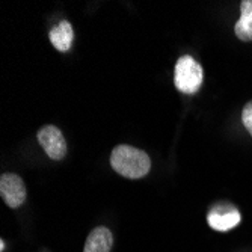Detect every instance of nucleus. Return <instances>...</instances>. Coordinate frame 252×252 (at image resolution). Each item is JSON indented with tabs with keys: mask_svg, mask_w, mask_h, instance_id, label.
Listing matches in <instances>:
<instances>
[{
	"mask_svg": "<svg viewBox=\"0 0 252 252\" xmlns=\"http://www.w3.org/2000/svg\"><path fill=\"white\" fill-rule=\"evenodd\" d=\"M204 82L202 66L190 56H181L175 63L174 71V83L175 88L183 94H195L199 91Z\"/></svg>",
	"mask_w": 252,
	"mask_h": 252,
	"instance_id": "nucleus-2",
	"label": "nucleus"
},
{
	"mask_svg": "<svg viewBox=\"0 0 252 252\" xmlns=\"http://www.w3.org/2000/svg\"><path fill=\"white\" fill-rule=\"evenodd\" d=\"M110 165L113 171L126 178H142L151 169L148 154L130 145H118L110 154Z\"/></svg>",
	"mask_w": 252,
	"mask_h": 252,
	"instance_id": "nucleus-1",
	"label": "nucleus"
},
{
	"mask_svg": "<svg viewBox=\"0 0 252 252\" xmlns=\"http://www.w3.org/2000/svg\"><path fill=\"white\" fill-rule=\"evenodd\" d=\"M113 246V236L109 228L97 226L89 233L83 252H110Z\"/></svg>",
	"mask_w": 252,
	"mask_h": 252,
	"instance_id": "nucleus-6",
	"label": "nucleus"
},
{
	"mask_svg": "<svg viewBox=\"0 0 252 252\" xmlns=\"http://www.w3.org/2000/svg\"><path fill=\"white\" fill-rule=\"evenodd\" d=\"M242 121H243V126L246 127V130L249 131V134L252 136V101L246 103V106L243 107Z\"/></svg>",
	"mask_w": 252,
	"mask_h": 252,
	"instance_id": "nucleus-9",
	"label": "nucleus"
},
{
	"mask_svg": "<svg viewBox=\"0 0 252 252\" xmlns=\"http://www.w3.org/2000/svg\"><path fill=\"white\" fill-rule=\"evenodd\" d=\"M0 249H2V251L5 249V243H3V240H2V242H0Z\"/></svg>",
	"mask_w": 252,
	"mask_h": 252,
	"instance_id": "nucleus-10",
	"label": "nucleus"
},
{
	"mask_svg": "<svg viewBox=\"0 0 252 252\" xmlns=\"http://www.w3.org/2000/svg\"><path fill=\"white\" fill-rule=\"evenodd\" d=\"M0 195L8 207L17 209L26 201V186L17 174H3L0 177Z\"/></svg>",
	"mask_w": 252,
	"mask_h": 252,
	"instance_id": "nucleus-5",
	"label": "nucleus"
},
{
	"mask_svg": "<svg viewBox=\"0 0 252 252\" xmlns=\"http://www.w3.org/2000/svg\"><path fill=\"white\" fill-rule=\"evenodd\" d=\"M38 142L50 158L61 160L66 154V142L62 131L55 126H44L38 131Z\"/></svg>",
	"mask_w": 252,
	"mask_h": 252,
	"instance_id": "nucleus-3",
	"label": "nucleus"
},
{
	"mask_svg": "<svg viewBox=\"0 0 252 252\" xmlns=\"http://www.w3.org/2000/svg\"><path fill=\"white\" fill-rule=\"evenodd\" d=\"M73 26L70 25V21L62 20L58 26H55L50 31V41L53 44V47L62 53L68 52L73 45Z\"/></svg>",
	"mask_w": 252,
	"mask_h": 252,
	"instance_id": "nucleus-7",
	"label": "nucleus"
},
{
	"mask_svg": "<svg viewBox=\"0 0 252 252\" xmlns=\"http://www.w3.org/2000/svg\"><path fill=\"white\" fill-rule=\"evenodd\" d=\"M234 32L242 41H252V0L240 3V18L236 23Z\"/></svg>",
	"mask_w": 252,
	"mask_h": 252,
	"instance_id": "nucleus-8",
	"label": "nucleus"
},
{
	"mask_svg": "<svg viewBox=\"0 0 252 252\" xmlns=\"http://www.w3.org/2000/svg\"><path fill=\"white\" fill-rule=\"evenodd\" d=\"M240 212L231 204H218L209 212V225L216 231H230L240 223Z\"/></svg>",
	"mask_w": 252,
	"mask_h": 252,
	"instance_id": "nucleus-4",
	"label": "nucleus"
}]
</instances>
